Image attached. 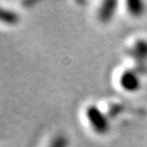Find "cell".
<instances>
[{
	"label": "cell",
	"mask_w": 147,
	"mask_h": 147,
	"mask_svg": "<svg viewBox=\"0 0 147 147\" xmlns=\"http://www.w3.org/2000/svg\"><path fill=\"white\" fill-rule=\"evenodd\" d=\"M85 113H86V118H87L90 126L93 127V130L97 134L104 135L109 131V127H110L109 120H108L107 116L100 110L97 106H88L86 108Z\"/></svg>",
	"instance_id": "1"
},
{
	"label": "cell",
	"mask_w": 147,
	"mask_h": 147,
	"mask_svg": "<svg viewBox=\"0 0 147 147\" xmlns=\"http://www.w3.org/2000/svg\"><path fill=\"white\" fill-rule=\"evenodd\" d=\"M120 85L126 92L134 93L141 88V80L134 70H126L121 74Z\"/></svg>",
	"instance_id": "2"
},
{
	"label": "cell",
	"mask_w": 147,
	"mask_h": 147,
	"mask_svg": "<svg viewBox=\"0 0 147 147\" xmlns=\"http://www.w3.org/2000/svg\"><path fill=\"white\" fill-rule=\"evenodd\" d=\"M118 2L115 0H108L104 1L98 11V18L102 23H108L113 19V16L116 14Z\"/></svg>",
	"instance_id": "3"
},
{
	"label": "cell",
	"mask_w": 147,
	"mask_h": 147,
	"mask_svg": "<svg viewBox=\"0 0 147 147\" xmlns=\"http://www.w3.org/2000/svg\"><path fill=\"white\" fill-rule=\"evenodd\" d=\"M19 21H20V16L16 11L7 9L0 5V22L5 24L13 25V24H16Z\"/></svg>",
	"instance_id": "4"
},
{
	"label": "cell",
	"mask_w": 147,
	"mask_h": 147,
	"mask_svg": "<svg viewBox=\"0 0 147 147\" xmlns=\"http://www.w3.org/2000/svg\"><path fill=\"white\" fill-rule=\"evenodd\" d=\"M133 56L138 60H146L147 59V40L145 39H138L135 42L134 46L132 48Z\"/></svg>",
	"instance_id": "5"
},
{
	"label": "cell",
	"mask_w": 147,
	"mask_h": 147,
	"mask_svg": "<svg viewBox=\"0 0 147 147\" xmlns=\"http://www.w3.org/2000/svg\"><path fill=\"white\" fill-rule=\"evenodd\" d=\"M126 9L133 16H141L145 12V3L140 0H129L126 2Z\"/></svg>",
	"instance_id": "6"
},
{
	"label": "cell",
	"mask_w": 147,
	"mask_h": 147,
	"mask_svg": "<svg viewBox=\"0 0 147 147\" xmlns=\"http://www.w3.org/2000/svg\"><path fill=\"white\" fill-rule=\"evenodd\" d=\"M68 146V138L62 135L58 134L51 140V142L48 147H67Z\"/></svg>",
	"instance_id": "7"
}]
</instances>
